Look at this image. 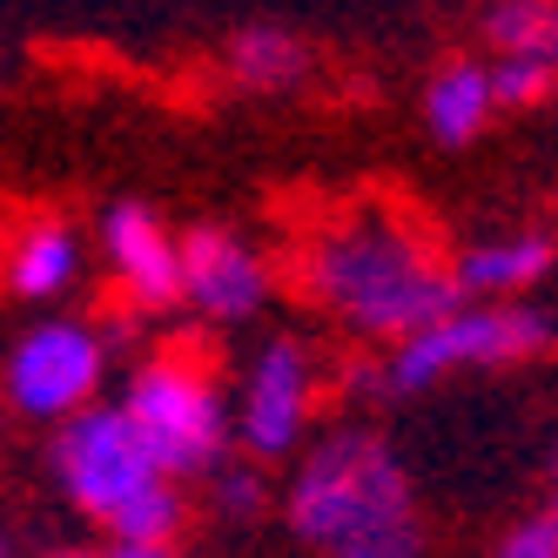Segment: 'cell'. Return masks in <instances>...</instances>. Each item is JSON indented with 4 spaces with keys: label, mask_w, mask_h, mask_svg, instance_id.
I'll return each mask as SVG.
<instances>
[{
    "label": "cell",
    "mask_w": 558,
    "mask_h": 558,
    "mask_svg": "<svg viewBox=\"0 0 558 558\" xmlns=\"http://www.w3.org/2000/svg\"><path fill=\"white\" fill-rule=\"evenodd\" d=\"M551 343H558V324L545 310H532V303H471V310H445L437 324L404 337L377 377H384V390L411 397V390H430L451 371H505V364H525V356H545Z\"/></svg>",
    "instance_id": "3"
},
{
    "label": "cell",
    "mask_w": 558,
    "mask_h": 558,
    "mask_svg": "<svg viewBox=\"0 0 558 558\" xmlns=\"http://www.w3.org/2000/svg\"><path fill=\"white\" fill-rule=\"evenodd\" d=\"M108 558H175V551H148V545H114Z\"/></svg>",
    "instance_id": "19"
},
{
    "label": "cell",
    "mask_w": 558,
    "mask_h": 558,
    "mask_svg": "<svg viewBox=\"0 0 558 558\" xmlns=\"http://www.w3.org/2000/svg\"><path fill=\"white\" fill-rule=\"evenodd\" d=\"M101 390V337L88 324H34L14 356H8V397L21 417H54L68 424L74 411H88V397Z\"/></svg>",
    "instance_id": "6"
},
{
    "label": "cell",
    "mask_w": 558,
    "mask_h": 558,
    "mask_svg": "<svg viewBox=\"0 0 558 558\" xmlns=\"http://www.w3.org/2000/svg\"><path fill=\"white\" fill-rule=\"evenodd\" d=\"M175 269H182V303H195L209 324H243L269 303V269L235 229H209V222L189 229L175 243Z\"/></svg>",
    "instance_id": "8"
},
{
    "label": "cell",
    "mask_w": 558,
    "mask_h": 558,
    "mask_svg": "<svg viewBox=\"0 0 558 558\" xmlns=\"http://www.w3.org/2000/svg\"><path fill=\"white\" fill-rule=\"evenodd\" d=\"M0 558H8V538H0Z\"/></svg>",
    "instance_id": "21"
},
{
    "label": "cell",
    "mask_w": 558,
    "mask_h": 558,
    "mask_svg": "<svg viewBox=\"0 0 558 558\" xmlns=\"http://www.w3.org/2000/svg\"><path fill=\"white\" fill-rule=\"evenodd\" d=\"M492 558H558V518H518Z\"/></svg>",
    "instance_id": "17"
},
{
    "label": "cell",
    "mask_w": 558,
    "mask_h": 558,
    "mask_svg": "<svg viewBox=\"0 0 558 558\" xmlns=\"http://www.w3.org/2000/svg\"><path fill=\"white\" fill-rule=\"evenodd\" d=\"M82 269V243H74L68 222H34L14 256H8V290L14 296H61Z\"/></svg>",
    "instance_id": "12"
},
{
    "label": "cell",
    "mask_w": 558,
    "mask_h": 558,
    "mask_svg": "<svg viewBox=\"0 0 558 558\" xmlns=\"http://www.w3.org/2000/svg\"><path fill=\"white\" fill-rule=\"evenodd\" d=\"M108 532H114V545H148V551H169V538L182 532V498H175V485L142 492L122 518H108Z\"/></svg>",
    "instance_id": "15"
},
{
    "label": "cell",
    "mask_w": 558,
    "mask_h": 558,
    "mask_svg": "<svg viewBox=\"0 0 558 558\" xmlns=\"http://www.w3.org/2000/svg\"><path fill=\"white\" fill-rule=\"evenodd\" d=\"M290 532L324 558H424L430 545L411 471L371 430H337L303 458L290 485Z\"/></svg>",
    "instance_id": "2"
},
{
    "label": "cell",
    "mask_w": 558,
    "mask_h": 558,
    "mask_svg": "<svg viewBox=\"0 0 558 558\" xmlns=\"http://www.w3.org/2000/svg\"><path fill=\"white\" fill-rule=\"evenodd\" d=\"M108 263L122 276V290L135 310H175L182 303V269H175V235L155 222L142 203H114L101 222Z\"/></svg>",
    "instance_id": "9"
},
{
    "label": "cell",
    "mask_w": 558,
    "mask_h": 558,
    "mask_svg": "<svg viewBox=\"0 0 558 558\" xmlns=\"http://www.w3.org/2000/svg\"><path fill=\"white\" fill-rule=\"evenodd\" d=\"M492 122V82H485V61H445L430 74V88H424V129L458 148L471 142L477 129Z\"/></svg>",
    "instance_id": "11"
},
{
    "label": "cell",
    "mask_w": 558,
    "mask_h": 558,
    "mask_svg": "<svg viewBox=\"0 0 558 558\" xmlns=\"http://www.w3.org/2000/svg\"><path fill=\"white\" fill-rule=\"evenodd\" d=\"M54 477L68 485V498L82 505L88 518H122L142 492L155 485H169L162 471L148 464L142 451V437L129 430L122 411H108V404H88V411H74L54 437Z\"/></svg>",
    "instance_id": "5"
},
{
    "label": "cell",
    "mask_w": 558,
    "mask_h": 558,
    "mask_svg": "<svg viewBox=\"0 0 558 558\" xmlns=\"http://www.w3.org/2000/svg\"><path fill=\"white\" fill-rule=\"evenodd\" d=\"M310 404H316V371H310V350L276 337L256 364H250V384H243V411H235V437L256 464L269 458H290L296 437L310 424Z\"/></svg>",
    "instance_id": "7"
},
{
    "label": "cell",
    "mask_w": 558,
    "mask_h": 558,
    "mask_svg": "<svg viewBox=\"0 0 558 558\" xmlns=\"http://www.w3.org/2000/svg\"><path fill=\"white\" fill-rule=\"evenodd\" d=\"M485 41L498 48V61L558 68V0H492L485 8Z\"/></svg>",
    "instance_id": "13"
},
{
    "label": "cell",
    "mask_w": 558,
    "mask_h": 558,
    "mask_svg": "<svg viewBox=\"0 0 558 558\" xmlns=\"http://www.w3.org/2000/svg\"><path fill=\"white\" fill-rule=\"evenodd\" d=\"M485 82H492V108H538L558 88V68H545V61H498V68H485Z\"/></svg>",
    "instance_id": "16"
},
{
    "label": "cell",
    "mask_w": 558,
    "mask_h": 558,
    "mask_svg": "<svg viewBox=\"0 0 558 558\" xmlns=\"http://www.w3.org/2000/svg\"><path fill=\"white\" fill-rule=\"evenodd\" d=\"M545 269H551V243H545V235H511V243L464 250L458 269H451V290L458 296H518V290H532Z\"/></svg>",
    "instance_id": "10"
},
{
    "label": "cell",
    "mask_w": 558,
    "mask_h": 558,
    "mask_svg": "<svg viewBox=\"0 0 558 558\" xmlns=\"http://www.w3.org/2000/svg\"><path fill=\"white\" fill-rule=\"evenodd\" d=\"M61 558H82V551H61Z\"/></svg>",
    "instance_id": "22"
},
{
    "label": "cell",
    "mask_w": 558,
    "mask_h": 558,
    "mask_svg": "<svg viewBox=\"0 0 558 558\" xmlns=\"http://www.w3.org/2000/svg\"><path fill=\"white\" fill-rule=\"evenodd\" d=\"M303 290L356 337H417L445 310H458L451 269L397 209H356L316 229L303 250Z\"/></svg>",
    "instance_id": "1"
},
{
    "label": "cell",
    "mask_w": 558,
    "mask_h": 558,
    "mask_svg": "<svg viewBox=\"0 0 558 558\" xmlns=\"http://www.w3.org/2000/svg\"><path fill=\"white\" fill-rule=\"evenodd\" d=\"M545 518H558V471H551V511H545Z\"/></svg>",
    "instance_id": "20"
},
{
    "label": "cell",
    "mask_w": 558,
    "mask_h": 558,
    "mask_svg": "<svg viewBox=\"0 0 558 558\" xmlns=\"http://www.w3.org/2000/svg\"><path fill=\"white\" fill-rule=\"evenodd\" d=\"M229 68H235V82H243V88L276 95V88H296L303 82L310 54H303L296 34H283V27H243V34H235V48H229Z\"/></svg>",
    "instance_id": "14"
},
{
    "label": "cell",
    "mask_w": 558,
    "mask_h": 558,
    "mask_svg": "<svg viewBox=\"0 0 558 558\" xmlns=\"http://www.w3.org/2000/svg\"><path fill=\"white\" fill-rule=\"evenodd\" d=\"M216 505L235 511V518H250V511L263 505V477H256V464H229V471H216Z\"/></svg>",
    "instance_id": "18"
},
{
    "label": "cell",
    "mask_w": 558,
    "mask_h": 558,
    "mask_svg": "<svg viewBox=\"0 0 558 558\" xmlns=\"http://www.w3.org/2000/svg\"><path fill=\"white\" fill-rule=\"evenodd\" d=\"M122 417L129 430L142 437L148 464L169 477H203L222 464V445H229V411L216 397V377L189 356H155V364L135 371L129 397H122Z\"/></svg>",
    "instance_id": "4"
}]
</instances>
